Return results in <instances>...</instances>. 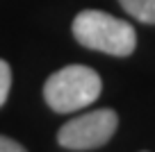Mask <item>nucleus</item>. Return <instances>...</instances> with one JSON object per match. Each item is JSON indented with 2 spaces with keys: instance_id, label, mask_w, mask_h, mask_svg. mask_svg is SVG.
Instances as JSON below:
<instances>
[{
  "instance_id": "obj_2",
  "label": "nucleus",
  "mask_w": 155,
  "mask_h": 152,
  "mask_svg": "<svg viewBox=\"0 0 155 152\" xmlns=\"http://www.w3.org/2000/svg\"><path fill=\"white\" fill-rule=\"evenodd\" d=\"M103 93V80L94 68L71 64L46 80L44 100L55 114H71L82 107L94 105Z\"/></svg>"
},
{
  "instance_id": "obj_5",
  "label": "nucleus",
  "mask_w": 155,
  "mask_h": 152,
  "mask_svg": "<svg viewBox=\"0 0 155 152\" xmlns=\"http://www.w3.org/2000/svg\"><path fill=\"white\" fill-rule=\"evenodd\" d=\"M9 91H12V66L5 59H0V107L7 102Z\"/></svg>"
},
{
  "instance_id": "obj_6",
  "label": "nucleus",
  "mask_w": 155,
  "mask_h": 152,
  "mask_svg": "<svg viewBox=\"0 0 155 152\" xmlns=\"http://www.w3.org/2000/svg\"><path fill=\"white\" fill-rule=\"evenodd\" d=\"M0 152H28V150H25L18 141L5 136V134H0Z\"/></svg>"
},
{
  "instance_id": "obj_3",
  "label": "nucleus",
  "mask_w": 155,
  "mask_h": 152,
  "mask_svg": "<svg viewBox=\"0 0 155 152\" xmlns=\"http://www.w3.org/2000/svg\"><path fill=\"white\" fill-rule=\"evenodd\" d=\"M119 127L114 109H94L64 123L57 132V143L66 150H96L103 147Z\"/></svg>"
},
{
  "instance_id": "obj_4",
  "label": "nucleus",
  "mask_w": 155,
  "mask_h": 152,
  "mask_svg": "<svg viewBox=\"0 0 155 152\" xmlns=\"http://www.w3.org/2000/svg\"><path fill=\"white\" fill-rule=\"evenodd\" d=\"M119 5L139 23L155 25V0H119Z\"/></svg>"
},
{
  "instance_id": "obj_1",
  "label": "nucleus",
  "mask_w": 155,
  "mask_h": 152,
  "mask_svg": "<svg viewBox=\"0 0 155 152\" xmlns=\"http://www.w3.org/2000/svg\"><path fill=\"white\" fill-rule=\"evenodd\" d=\"M73 36L82 48L96 52L130 57L137 48V32L128 21L101 9H84L73 18Z\"/></svg>"
}]
</instances>
